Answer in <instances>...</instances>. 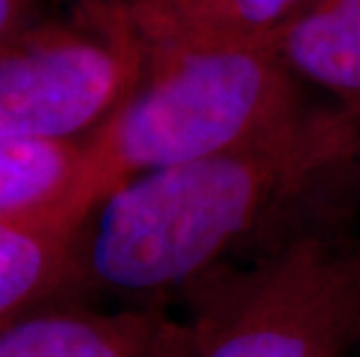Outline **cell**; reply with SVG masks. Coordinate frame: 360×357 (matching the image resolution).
<instances>
[{"label": "cell", "mask_w": 360, "mask_h": 357, "mask_svg": "<svg viewBox=\"0 0 360 357\" xmlns=\"http://www.w3.org/2000/svg\"><path fill=\"white\" fill-rule=\"evenodd\" d=\"M358 211L360 119L311 102L265 137L107 195L75 234L70 288L156 307Z\"/></svg>", "instance_id": "obj_1"}, {"label": "cell", "mask_w": 360, "mask_h": 357, "mask_svg": "<svg viewBox=\"0 0 360 357\" xmlns=\"http://www.w3.org/2000/svg\"><path fill=\"white\" fill-rule=\"evenodd\" d=\"M147 44L142 81L82 140L79 172L60 211L68 230L77 232L128 181L260 140L311 105L270 44Z\"/></svg>", "instance_id": "obj_2"}, {"label": "cell", "mask_w": 360, "mask_h": 357, "mask_svg": "<svg viewBox=\"0 0 360 357\" xmlns=\"http://www.w3.org/2000/svg\"><path fill=\"white\" fill-rule=\"evenodd\" d=\"M191 357L360 355V211L249 264Z\"/></svg>", "instance_id": "obj_3"}, {"label": "cell", "mask_w": 360, "mask_h": 357, "mask_svg": "<svg viewBox=\"0 0 360 357\" xmlns=\"http://www.w3.org/2000/svg\"><path fill=\"white\" fill-rule=\"evenodd\" d=\"M149 44L128 0L79 3L0 44V140L82 142L128 100Z\"/></svg>", "instance_id": "obj_4"}, {"label": "cell", "mask_w": 360, "mask_h": 357, "mask_svg": "<svg viewBox=\"0 0 360 357\" xmlns=\"http://www.w3.org/2000/svg\"><path fill=\"white\" fill-rule=\"evenodd\" d=\"M193 348L195 328L158 307H40L0 325V357H188Z\"/></svg>", "instance_id": "obj_5"}, {"label": "cell", "mask_w": 360, "mask_h": 357, "mask_svg": "<svg viewBox=\"0 0 360 357\" xmlns=\"http://www.w3.org/2000/svg\"><path fill=\"white\" fill-rule=\"evenodd\" d=\"M270 47L302 88L360 119V0H314Z\"/></svg>", "instance_id": "obj_6"}, {"label": "cell", "mask_w": 360, "mask_h": 357, "mask_svg": "<svg viewBox=\"0 0 360 357\" xmlns=\"http://www.w3.org/2000/svg\"><path fill=\"white\" fill-rule=\"evenodd\" d=\"M147 42L267 47L314 0H128Z\"/></svg>", "instance_id": "obj_7"}, {"label": "cell", "mask_w": 360, "mask_h": 357, "mask_svg": "<svg viewBox=\"0 0 360 357\" xmlns=\"http://www.w3.org/2000/svg\"><path fill=\"white\" fill-rule=\"evenodd\" d=\"M75 234L53 218L0 216V325L70 288Z\"/></svg>", "instance_id": "obj_8"}, {"label": "cell", "mask_w": 360, "mask_h": 357, "mask_svg": "<svg viewBox=\"0 0 360 357\" xmlns=\"http://www.w3.org/2000/svg\"><path fill=\"white\" fill-rule=\"evenodd\" d=\"M79 161L82 142L0 140V216L60 223Z\"/></svg>", "instance_id": "obj_9"}, {"label": "cell", "mask_w": 360, "mask_h": 357, "mask_svg": "<svg viewBox=\"0 0 360 357\" xmlns=\"http://www.w3.org/2000/svg\"><path fill=\"white\" fill-rule=\"evenodd\" d=\"M33 0H0V44L35 26Z\"/></svg>", "instance_id": "obj_10"}, {"label": "cell", "mask_w": 360, "mask_h": 357, "mask_svg": "<svg viewBox=\"0 0 360 357\" xmlns=\"http://www.w3.org/2000/svg\"><path fill=\"white\" fill-rule=\"evenodd\" d=\"M75 3H77V5H79V3H89V0H75Z\"/></svg>", "instance_id": "obj_11"}, {"label": "cell", "mask_w": 360, "mask_h": 357, "mask_svg": "<svg viewBox=\"0 0 360 357\" xmlns=\"http://www.w3.org/2000/svg\"><path fill=\"white\" fill-rule=\"evenodd\" d=\"M191 355H193V353H191ZM191 355H188V357H191Z\"/></svg>", "instance_id": "obj_12"}]
</instances>
